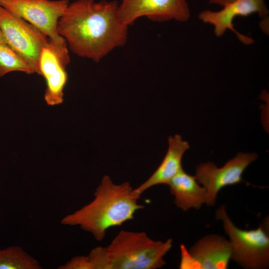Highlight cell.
Returning a JSON list of instances; mask_svg holds the SVG:
<instances>
[{
    "mask_svg": "<svg viewBox=\"0 0 269 269\" xmlns=\"http://www.w3.org/2000/svg\"><path fill=\"white\" fill-rule=\"evenodd\" d=\"M118 6L117 0H76L59 19L58 34L73 53L98 62L127 41L129 26L120 19Z\"/></svg>",
    "mask_w": 269,
    "mask_h": 269,
    "instance_id": "6da1fadb",
    "label": "cell"
},
{
    "mask_svg": "<svg viewBox=\"0 0 269 269\" xmlns=\"http://www.w3.org/2000/svg\"><path fill=\"white\" fill-rule=\"evenodd\" d=\"M133 190L128 182L116 184L108 175H104L94 193V199L65 216L61 224L79 226L97 241H102L109 228L133 220L136 211L144 208L138 204L139 198L134 195Z\"/></svg>",
    "mask_w": 269,
    "mask_h": 269,
    "instance_id": "7a4b0ae2",
    "label": "cell"
},
{
    "mask_svg": "<svg viewBox=\"0 0 269 269\" xmlns=\"http://www.w3.org/2000/svg\"><path fill=\"white\" fill-rule=\"evenodd\" d=\"M172 240L154 241L145 232L121 230L102 247L103 269H156L165 265L164 256Z\"/></svg>",
    "mask_w": 269,
    "mask_h": 269,
    "instance_id": "3957f363",
    "label": "cell"
},
{
    "mask_svg": "<svg viewBox=\"0 0 269 269\" xmlns=\"http://www.w3.org/2000/svg\"><path fill=\"white\" fill-rule=\"evenodd\" d=\"M216 218L222 221L230 238L231 259L245 269H266L269 264L268 220L256 229L242 230L231 220L224 205L216 211Z\"/></svg>",
    "mask_w": 269,
    "mask_h": 269,
    "instance_id": "277c9868",
    "label": "cell"
},
{
    "mask_svg": "<svg viewBox=\"0 0 269 269\" xmlns=\"http://www.w3.org/2000/svg\"><path fill=\"white\" fill-rule=\"evenodd\" d=\"M68 4L69 0H0V6L36 27L66 53L67 45L57 24Z\"/></svg>",
    "mask_w": 269,
    "mask_h": 269,
    "instance_id": "5b68a950",
    "label": "cell"
},
{
    "mask_svg": "<svg viewBox=\"0 0 269 269\" xmlns=\"http://www.w3.org/2000/svg\"><path fill=\"white\" fill-rule=\"evenodd\" d=\"M0 28L6 42L40 74L39 59L49 38L36 27L0 5Z\"/></svg>",
    "mask_w": 269,
    "mask_h": 269,
    "instance_id": "8992f818",
    "label": "cell"
},
{
    "mask_svg": "<svg viewBox=\"0 0 269 269\" xmlns=\"http://www.w3.org/2000/svg\"><path fill=\"white\" fill-rule=\"evenodd\" d=\"M257 158L258 154L255 152H239L219 168L212 162L198 165L195 177L205 189V203L208 206L214 205L221 189L243 182L244 172Z\"/></svg>",
    "mask_w": 269,
    "mask_h": 269,
    "instance_id": "52a82bcc",
    "label": "cell"
},
{
    "mask_svg": "<svg viewBox=\"0 0 269 269\" xmlns=\"http://www.w3.org/2000/svg\"><path fill=\"white\" fill-rule=\"evenodd\" d=\"M118 14L128 26L141 17L157 22L187 21L190 10L186 0H121Z\"/></svg>",
    "mask_w": 269,
    "mask_h": 269,
    "instance_id": "ba28073f",
    "label": "cell"
},
{
    "mask_svg": "<svg viewBox=\"0 0 269 269\" xmlns=\"http://www.w3.org/2000/svg\"><path fill=\"white\" fill-rule=\"evenodd\" d=\"M70 62L69 53L62 51L49 38L41 51L39 59L40 74L46 82L44 99L48 105L63 102V90L67 81L66 67Z\"/></svg>",
    "mask_w": 269,
    "mask_h": 269,
    "instance_id": "9c48e42d",
    "label": "cell"
},
{
    "mask_svg": "<svg viewBox=\"0 0 269 269\" xmlns=\"http://www.w3.org/2000/svg\"><path fill=\"white\" fill-rule=\"evenodd\" d=\"M253 13H257L261 18L267 17L269 10L265 0H235L223 6L219 11H202L199 14V18L205 23L213 25L216 36H221L229 29L236 34L242 42L250 44L253 42V39L236 30L233 22L237 16H247Z\"/></svg>",
    "mask_w": 269,
    "mask_h": 269,
    "instance_id": "30bf717a",
    "label": "cell"
},
{
    "mask_svg": "<svg viewBox=\"0 0 269 269\" xmlns=\"http://www.w3.org/2000/svg\"><path fill=\"white\" fill-rule=\"evenodd\" d=\"M168 147L161 162L152 174L143 183L133 189L134 195L140 197L146 190L159 184L168 185L173 177L182 170V159L189 148L188 142L179 134L168 138Z\"/></svg>",
    "mask_w": 269,
    "mask_h": 269,
    "instance_id": "8fae6325",
    "label": "cell"
},
{
    "mask_svg": "<svg viewBox=\"0 0 269 269\" xmlns=\"http://www.w3.org/2000/svg\"><path fill=\"white\" fill-rule=\"evenodd\" d=\"M189 252L196 269H226L232 257L230 241L217 235H207L200 239Z\"/></svg>",
    "mask_w": 269,
    "mask_h": 269,
    "instance_id": "7c38bea8",
    "label": "cell"
},
{
    "mask_svg": "<svg viewBox=\"0 0 269 269\" xmlns=\"http://www.w3.org/2000/svg\"><path fill=\"white\" fill-rule=\"evenodd\" d=\"M174 196L176 206L184 211L190 208L200 209L205 203L206 191L199 185L195 176L185 172L182 169L168 184Z\"/></svg>",
    "mask_w": 269,
    "mask_h": 269,
    "instance_id": "4fadbf2b",
    "label": "cell"
},
{
    "mask_svg": "<svg viewBox=\"0 0 269 269\" xmlns=\"http://www.w3.org/2000/svg\"><path fill=\"white\" fill-rule=\"evenodd\" d=\"M41 269L38 261L19 246L0 250V269Z\"/></svg>",
    "mask_w": 269,
    "mask_h": 269,
    "instance_id": "5bb4252c",
    "label": "cell"
},
{
    "mask_svg": "<svg viewBox=\"0 0 269 269\" xmlns=\"http://www.w3.org/2000/svg\"><path fill=\"white\" fill-rule=\"evenodd\" d=\"M12 71L33 74V67L6 44H0V78Z\"/></svg>",
    "mask_w": 269,
    "mask_h": 269,
    "instance_id": "9a60e30c",
    "label": "cell"
},
{
    "mask_svg": "<svg viewBox=\"0 0 269 269\" xmlns=\"http://www.w3.org/2000/svg\"><path fill=\"white\" fill-rule=\"evenodd\" d=\"M57 268L58 269H92V267L88 256H78L72 258L69 261L59 266Z\"/></svg>",
    "mask_w": 269,
    "mask_h": 269,
    "instance_id": "2e32d148",
    "label": "cell"
},
{
    "mask_svg": "<svg viewBox=\"0 0 269 269\" xmlns=\"http://www.w3.org/2000/svg\"><path fill=\"white\" fill-rule=\"evenodd\" d=\"M181 262L179 268L181 269H196L195 262L184 245H181Z\"/></svg>",
    "mask_w": 269,
    "mask_h": 269,
    "instance_id": "e0dca14e",
    "label": "cell"
},
{
    "mask_svg": "<svg viewBox=\"0 0 269 269\" xmlns=\"http://www.w3.org/2000/svg\"><path fill=\"white\" fill-rule=\"evenodd\" d=\"M234 0H209V2L211 4H219L223 6Z\"/></svg>",
    "mask_w": 269,
    "mask_h": 269,
    "instance_id": "ac0fdd59",
    "label": "cell"
},
{
    "mask_svg": "<svg viewBox=\"0 0 269 269\" xmlns=\"http://www.w3.org/2000/svg\"><path fill=\"white\" fill-rule=\"evenodd\" d=\"M0 44H7L3 33L0 28Z\"/></svg>",
    "mask_w": 269,
    "mask_h": 269,
    "instance_id": "d6986e66",
    "label": "cell"
}]
</instances>
